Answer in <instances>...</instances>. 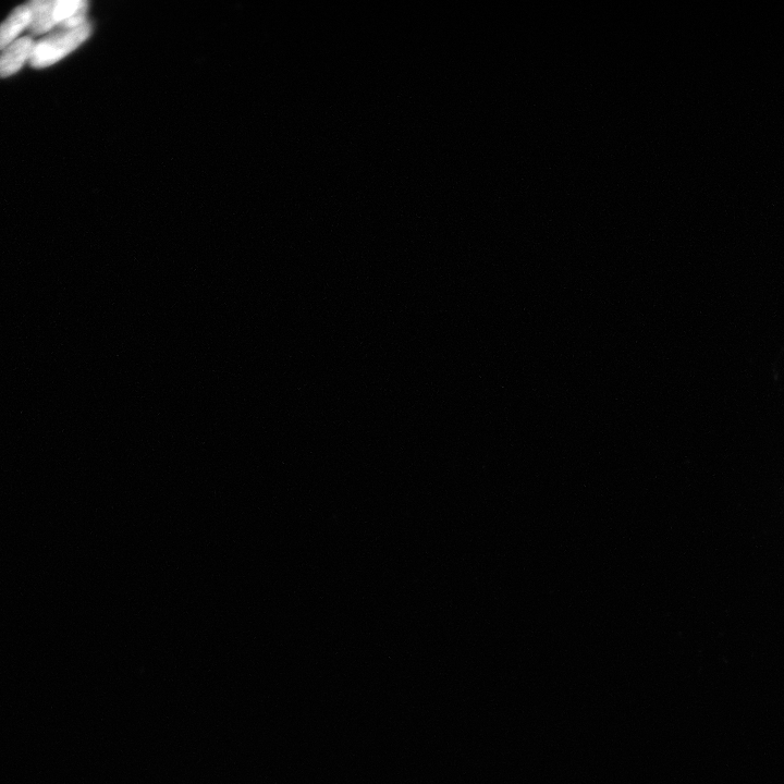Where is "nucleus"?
<instances>
[{"mask_svg": "<svg viewBox=\"0 0 784 784\" xmlns=\"http://www.w3.org/2000/svg\"><path fill=\"white\" fill-rule=\"evenodd\" d=\"M28 5L32 14L29 27L31 35H43L57 28L55 0H33Z\"/></svg>", "mask_w": 784, "mask_h": 784, "instance_id": "4", "label": "nucleus"}, {"mask_svg": "<svg viewBox=\"0 0 784 784\" xmlns=\"http://www.w3.org/2000/svg\"><path fill=\"white\" fill-rule=\"evenodd\" d=\"M92 26L85 22L82 26L71 30H56L42 40L34 42L30 64L35 69L52 66L75 51L90 38Z\"/></svg>", "mask_w": 784, "mask_h": 784, "instance_id": "1", "label": "nucleus"}, {"mask_svg": "<svg viewBox=\"0 0 784 784\" xmlns=\"http://www.w3.org/2000/svg\"><path fill=\"white\" fill-rule=\"evenodd\" d=\"M33 46L31 36H23L0 52V78L16 75L30 61Z\"/></svg>", "mask_w": 784, "mask_h": 784, "instance_id": "2", "label": "nucleus"}, {"mask_svg": "<svg viewBox=\"0 0 784 784\" xmlns=\"http://www.w3.org/2000/svg\"><path fill=\"white\" fill-rule=\"evenodd\" d=\"M31 20L32 14L28 4L19 6L11 12L9 17L0 24V52L19 40V35L24 30H29Z\"/></svg>", "mask_w": 784, "mask_h": 784, "instance_id": "3", "label": "nucleus"}]
</instances>
